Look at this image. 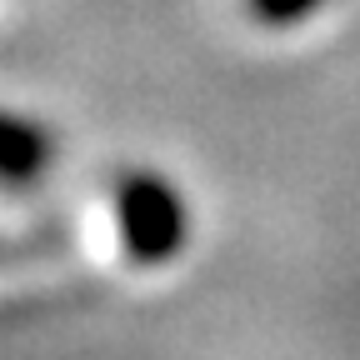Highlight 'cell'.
<instances>
[{"mask_svg":"<svg viewBox=\"0 0 360 360\" xmlns=\"http://www.w3.org/2000/svg\"><path fill=\"white\" fill-rule=\"evenodd\" d=\"M115 225L135 265H165L186 245V205L165 175L125 170L115 180Z\"/></svg>","mask_w":360,"mask_h":360,"instance_id":"obj_1","label":"cell"},{"mask_svg":"<svg viewBox=\"0 0 360 360\" xmlns=\"http://www.w3.org/2000/svg\"><path fill=\"white\" fill-rule=\"evenodd\" d=\"M0 165H6V186L11 191H25L45 175L51 165V135H45L35 120L25 115H11L6 120V146H0Z\"/></svg>","mask_w":360,"mask_h":360,"instance_id":"obj_2","label":"cell"},{"mask_svg":"<svg viewBox=\"0 0 360 360\" xmlns=\"http://www.w3.org/2000/svg\"><path fill=\"white\" fill-rule=\"evenodd\" d=\"M321 6H326V0H250V15L260 25H295L310 11H321Z\"/></svg>","mask_w":360,"mask_h":360,"instance_id":"obj_3","label":"cell"}]
</instances>
